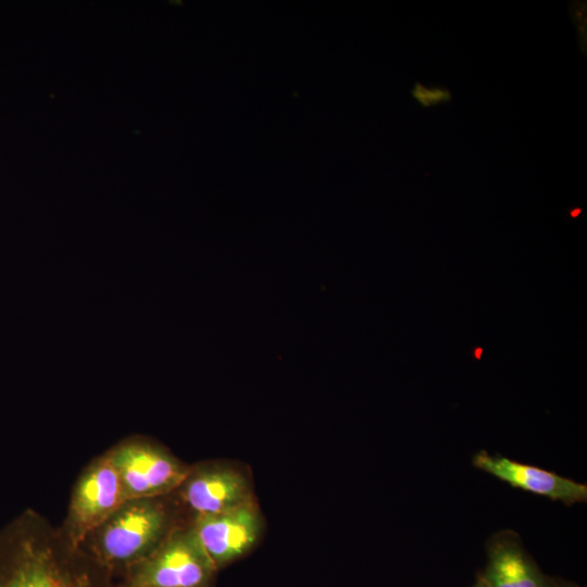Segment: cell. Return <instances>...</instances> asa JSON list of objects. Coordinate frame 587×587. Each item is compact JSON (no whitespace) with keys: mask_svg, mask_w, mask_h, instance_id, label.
<instances>
[{"mask_svg":"<svg viewBox=\"0 0 587 587\" xmlns=\"http://www.w3.org/2000/svg\"><path fill=\"white\" fill-rule=\"evenodd\" d=\"M0 587H116L60 526L26 509L0 528Z\"/></svg>","mask_w":587,"mask_h":587,"instance_id":"cell-1","label":"cell"},{"mask_svg":"<svg viewBox=\"0 0 587 587\" xmlns=\"http://www.w3.org/2000/svg\"><path fill=\"white\" fill-rule=\"evenodd\" d=\"M188 520L173 492L125 500L96 527L80 547L115 580L149 557L183 521Z\"/></svg>","mask_w":587,"mask_h":587,"instance_id":"cell-2","label":"cell"},{"mask_svg":"<svg viewBox=\"0 0 587 587\" xmlns=\"http://www.w3.org/2000/svg\"><path fill=\"white\" fill-rule=\"evenodd\" d=\"M217 571L191 522L185 520L115 584L116 587H213Z\"/></svg>","mask_w":587,"mask_h":587,"instance_id":"cell-3","label":"cell"},{"mask_svg":"<svg viewBox=\"0 0 587 587\" xmlns=\"http://www.w3.org/2000/svg\"><path fill=\"white\" fill-rule=\"evenodd\" d=\"M107 452L126 500L174 492L190 466L161 444L143 436L125 438Z\"/></svg>","mask_w":587,"mask_h":587,"instance_id":"cell-4","label":"cell"},{"mask_svg":"<svg viewBox=\"0 0 587 587\" xmlns=\"http://www.w3.org/2000/svg\"><path fill=\"white\" fill-rule=\"evenodd\" d=\"M173 496L189 521L255 500L249 473L232 462L215 460L190 465Z\"/></svg>","mask_w":587,"mask_h":587,"instance_id":"cell-5","label":"cell"},{"mask_svg":"<svg viewBox=\"0 0 587 587\" xmlns=\"http://www.w3.org/2000/svg\"><path fill=\"white\" fill-rule=\"evenodd\" d=\"M125 500L118 475L105 451L92 459L78 475L60 527L74 545L80 547Z\"/></svg>","mask_w":587,"mask_h":587,"instance_id":"cell-6","label":"cell"},{"mask_svg":"<svg viewBox=\"0 0 587 587\" xmlns=\"http://www.w3.org/2000/svg\"><path fill=\"white\" fill-rule=\"evenodd\" d=\"M190 522L217 570L247 554L258 544L263 530L257 499Z\"/></svg>","mask_w":587,"mask_h":587,"instance_id":"cell-7","label":"cell"},{"mask_svg":"<svg viewBox=\"0 0 587 587\" xmlns=\"http://www.w3.org/2000/svg\"><path fill=\"white\" fill-rule=\"evenodd\" d=\"M473 465L512 487L561 501L567 505L587 500V486L585 484L507 457L479 451L473 458Z\"/></svg>","mask_w":587,"mask_h":587,"instance_id":"cell-8","label":"cell"},{"mask_svg":"<svg viewBox=\"0 0 587 587\" xmlns=\"http://www.w3.org/2000/svg\"><path fill=\"white\" fill-rule=\"evenodd\" d=\"M489 587H550L513 534L492 538L486 573Z\"/></svg>","mask_w":587,"mask_h":587,"instance_id":"cell-9","label":"cell"},{"mask_svg":"<svg viewBox=\"0 0 587 587\" xmlns=\"http://www.w3.org/2000/svg\"><path fill=\"white\" fill-rule=\"evenodd\" d=\"M412 98L423 108L448 103L452 100V93L449 88L441 85L425 86L415 82L411 89Z\"/></svg>","mask_w":587,"mask_h":587,"instance_id":"cell-10","label":"cell"},{"mask_svg":"<svg viewBox=\"0 0 587 587\" xmlns=\"http://www.w3.org/2000/svg\"><path fill=\"white\" fill-rule=\"evenodd\" d=\"M571 15L573 17L574 24L578 30V38L582 49L586 48V4L585 2H572L571 5Z\"/></svg>","mask_w":587,"mask_h":587,"instance_id":"cell-11","label":"cell"},{"mask_svg":"<svg viewBox=\"0 0 587 587\" xmlns=\"http://www.w3.org/2000/svg\"><path fill=\"white\" fill-rule=\"evenodd\" d=\"M474 587H489V586L487 585V583L482 576Z\"/></svg>","mask_w":587,"mask_h":587,"instance_id":"cell-12","label":"cell"},{"mask_svg":"<svg viewBox=\"0 0 587 587\" xmlns=\"http://www.w3.org/2000/svg\"><path fill=\"white\" fill-rule=\"evenodd\" d=\"M580 213V209H577L576 211H572V216H577Z\"/></svg>","mask_w":587,"mask_h":587,"instance_id":"cell-13","label":"cell"},{"mask_svg":"<svg viewBox=\"0 0 587 587\" xmlns=\"http://www.w3.org/2000/svg\"><path fill=\"white\" fill-rule=\"evenodd\" d=\"M480 349L476 350V355L479 357L480 355Z\"/></svg>","mask_w":587,"mask_h":587,"instance_id":"cell-14","label":"cell"}]
</instances>
